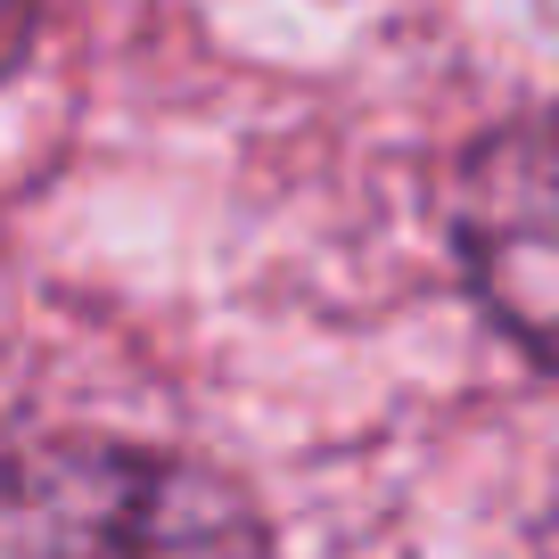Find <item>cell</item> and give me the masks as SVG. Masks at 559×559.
Instances as JSON below:
<instances>
[{
    "instance_id": "1",
    "label": "cell",
    "mask_w": 559,
    "mask_h": 559,
    "mask_svg": "<svg viewBox=\"0 0 559 559\" xmlns=\"http://www.w3.org/2000/svg\"><path fill=\"white\" fill-rule=\"evenodd\" d=\"M453 255L493 330L559 370V107L502 123L461 157Z\"/></svg>"
}]
</instances>
